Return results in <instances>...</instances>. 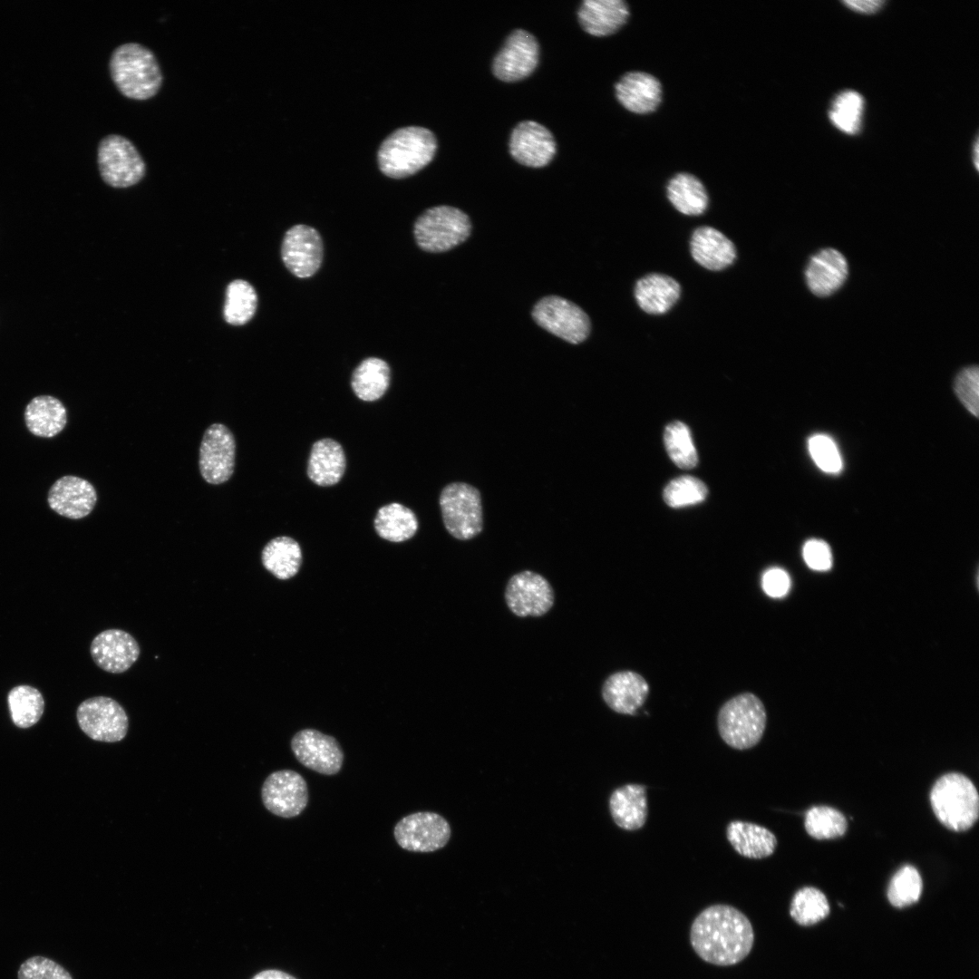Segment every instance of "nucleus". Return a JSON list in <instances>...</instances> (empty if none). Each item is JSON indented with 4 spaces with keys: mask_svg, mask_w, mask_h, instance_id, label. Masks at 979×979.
I'll return each mask as SVG.
<instances>
[{
    "mask_svg": "<svg viewBox=\"0 0 979 979\" xmlns=\"http://www.w3.org/2000/svg\"><path fill=\"white\" fill-rule=\"evenodd\" d=\"M690 941L703 961L720 966L742 961L751 952L754 932L748 917L734 906L712 905L693 920Z\"/></svg>",
    "mask_w": 979,
    "mask_h": 979,
    "instance_id": "1",
    "label": "nucleus"
},
{
    "mask_svg": "<svg viewBox=\"0 0 979 979\" xmlns=\"http://www.w3.org/2000/svg\"><path fill=\"white\" fill-rule=\"evenodd\" d=\"M111 78L125 97L143 101L155 96L163 82V74L154 53L135 42L118 45L109 60Z\"/></svg>",
    "mask_w": 979,
    "mask_h": 979,
    "instance_id": "2",
    "label": "nucleus"
},
{
    "mask_svg": "<svg viewBox=\"0 0 979 979\" xmlns=\"http://www.w3.org/2000/svg\"><path fill=\"white\" fill-rule=\"evenodd\" d=\"M436 148V139L430 130L418 126L398 129L379 148V168L390 178L411 176L432 160Z\"/></svg>",
    "mask_w": 979,
    "mask_h": 979,
    "instance_id": "3",
    "label": "nucleus"
},
{
    "mask_svg": "<svg viewBox=\"0 0 979 979\" xmlns=\"http://www.w3.org/2000/svg\"><path fill=\"white\" fill-rule=\"evenodd\" d=\"M930 803L938 820L953 831L972 828L979 816V796L972 780L958 772L941 776L930 792Z\"/></svg>",
    "mask_w": 979,
    "mask_h": 979,
    "instance_id": "4",
    "label": "nucleus"
},
{
    "mask_svg": "<svg viewBox=\"0 0 979 979\" xmlns=\"http://www.w3.org/2000/svg\"><path fill=\"white\" fill-rule=\"evenodd\" d=\"M767 713L761 700L745 692L726 701L717 715V728L722 741L737 750L754 747L766 728Z\"/></svg>",
    "mask_w": 979,
    "mask_h": 979,
    "instance_id": "5",
    "label": "nucleus"
},
{
    "mask_svg": "<svg viewBox=\"0 0 979 979\" xmlns=\"http://www.w3.org/2000/svg\"><path fill=\"white\" fill-rule=\"evenodd\" d=\"M470 230V218L463 211L441 205L428 208L417 218L413 234L420 248L440 253L464 242Z\"/></svg>",
    "mask_w": 979,
    "mask_h": 979,
    "instance_id": "6",
    "label": "nucleus"
},
{
    "mask_svg": "<svg viewBox=\"0 0 979 979\" xmlns=\"http://www.w3.org/2000/svg\"><path fill=\"white\" fill-rule=\"evenodd\" d=\"M440 508L447 531L459 540H469L483 528L480 491L465 482L446 485L440 495Z\"/></svg>",
    "mask_w": 979,
    "mask_h": 979,
    "instance_id": "7",
    "label": "nucleus"
},
{
    "mask_svg": "<svg viewBox=\"0 0 979 979\" xmlns=\"http://www.w3.org/2000/svg\"><path fill=\"white\" fill-rule=\"evenodd\" d=\"M97 162L102 180L124 189L139 183L146 174V163L135 145L120 134H109L99 142Z\"/></svg>",
    "mask_w": 979,
    "mask_h": 979,
    "instance_id": "8",
    "label": "nucleus"
},
{
    "mask_svg": "<svg viewBox=\"0 0 979 979\" xmlns=\"http://www.w3.org/2000/svg\"><path fill=\"white\" fill-rule=\"evenodd\" d=\"M532 316L539 326L574 344L583 342L590 332V320L585 311L561 296L540 299L532 310Z\"/></svg>",
    "mask_w": 979,
    "mask_h": 979,
    "instance_id": "9",
    "label": "nucleus"
},
{
    "mask_svg": "<svg viewBox=\"0 0 979 979\" xmlns=\"http://www.w3.org/2000/svg\"><path fill=\"white\" fill-rule=\"evenodd\" d=\"M81 730L91 739L116 742L125 738L129 719L123 707L114 699L95 696L82 702L76 711Z\"/></svg>",
    "mask_w": 979,
    "mask_h": 979,
    "instance_id": "10",
    "label": "nucleus"
},
{
    "mask_svg": "<svg viewBox=\"0 0 979 979\" xmlns=\"http://www.w3.org/2000/svg\"><path fill=\"white\" fill-rule=\"evenodd\" d=\"M394 838L403 849L432 852L442 848L451 838V827L440 814L422 811L400 819L394 827Z\"/></svg>",
    "mask_w": 979,
    "mask_h": 979,
    "instance_id": "11",
    "label": "nucleus"
},
{
    "mask_svg": "<svg viewBox=\"0 0 979 979\" xmlns=\"http://www.w3.org/2000/svg\"><path fill=\"white\" fill-rule=\"evenodd\" d=\"M236 441L230 430L221 423L211 424L204 432L199 448V466L209 484L228 481L235 466Z\"/></svg>",
    "mask_w": 979,
    "mask_h": 979,
    "instance_id": "12",
    "label": "nucleus"
},
{
    "mask_svg": "<svg viewBox=\"0 0 979 979\" xmlns=\"http://www.w3.org/2000/svg\"><path fill=\"white\" fill-rule=\"evenodd\" d=\"M505 601L517 616H541L554 604V591L540 574L525 570L513 575L505 589Z\"/></svg>",
    "mask_w": 979,
    "mask_h": 979,
    "instance_id": "13",
    "label": "nucleus"
},
{
    "mask_svg": "<svg viewBox=\"0 0 979 979\" xmlns=\"http://www.w3.org/2000/svg\"><path fill=\"white\" fill-rule=\"evenodd\" d=\"M266 809L282 818L298 816L308 802V789L305 779L292 770H281L269 774L261 789Z\"/></svg>",
    "mask_w": 979,
    "mask_h": 979,
    "instance_id": "14",
    "label": "nucleus"
},
{
    "mask_svg": "<svg viewBox=\"0 0 979 979\" xmlns=\"http://www.w3.org/2000/svg\"><path fill=\"white\" fill-rule=\"evenodd\" d=\"M323 247L316 229L307 225H295L284 236L282 260L294 276L306 278L319 269L324 256Z\"/></svg>",
    "mask_w": 979,
    "mask_h": 979,
    "instance_id": "15",
    "label": "nucleus"
},
{
    "mask_svg": "<svg viewBox=\"0 0 979 979\" xmlns=\"http://www.w3.org/2000/svg\"><path fill=\"white\" fill-rule=\"evenodd\" d=\"M291 750L302 765L320 774H336L343 765L344 753L336 739L315 729L297 732Z\"/></svg>",
    "mask_w": 979,
    "mask_h": 979,
    "instance_id": "16",
    "label": "nucleus"
},
{
    "mask_svg": "<svg viewBox=\"0 0 979 979\" xmlns=\"http://www.w3.org/2000/svg\"><path fill=\"white\" fill-rule=\"evenodd\" d=\"M538 62V44L528 32L519 29L512 32L495 56L492 63L494 75L504 82H516L528 76Z\"/></svg>",
    "mask_w": 979,
    "mask_h": 979,
    "instance_id": "17",
    "label": "nucleus"
},
{
    "mask_svg": "<svg viewBox=\"0 0 979 979\" xmlns=\"http://www.w3.org/2000/svg\"><path fill=\"white\" fill-rule=\"evenodd\" d=\"M511 156L520 164L540 168L550 162L556 153V142L543 125L526 121L513 130L509 140Z\"/></svg>",
    "mask_w": 979,
    "mask_h": 979,
    "instance_id": "18",
    "label": "nucleus"
},
{
    "mask_svg": "<svg viewBox=\"0 0 979 979\" xmlns=\"http://www.w3.org/2000/svg\"><path fill=\"white\" fill-rule=\"evenodd\" d=\"M94 663L103 671L121 674L137 661L140 647L129 633L121 629H107L98 634L90 646Z\"/></svg>",
    "mask_w": 979,
    "mask_h": 979,
    "instance_id": "19",
    "label": "nucleus"
},
{
    "mask_svg": "<svg viewBox=\"0 0 979 979\" xmlns=\"http://www.w3.org/2000/svg\"><path fill=\"white\" fill-rule=\"evenodd\" d=\"M601 694L612 711L620 714L635 715L647 699L649 685L636 672L618 671L605 680Z\"/></svg>",
    "mask_w": 979,
    "mask_h": 979,
    "instance_id": "20",
    "label": "nucleus"
},
{
    "mask_svg": "<svg viewBox=\"0 0 979 979\" xmlns=\"http://www.w3.org/2000/svg\"><path fill=\"white\" fill-rule=\"evenodd\" d=\"M97 500L94 487L86 480L64 476L57 480L48 493L50 508L61 516L80 519L89 515Z\"/></svg>",
    "mask_w": 979,
    "mask_h": 979,
    "instance_id": "21",
    "label": "nucleus"
},
{
    "mask_svg": "<svg viewBox=\"0 0 979 979\" xmlns=\"http://www.w3.org/2000/svg\"><path fill=\"white\" fill-rule=\"evenodd\" d=\"M619 102L628 111L645 114L657 109L662 100V86L657 78L644 72L625 73L616 84Z\"/></svg>",
    "mask_w": 979,
    "mask_h": 979,
    "instance_id": "22",
    "label": "nucleus"
},
{
    "mask_svg": "<svg viewBox=\"0 0 979 979\" xmlns=\"http://www.w3.org/2000/svg\"><path fill=\"white\" fill-rule=\"evenodd\" d=\"M691 254L706 269L718 271L736 258L734 244L721 231L709 226L697 228L691 237Z\"/></svg>",
    "mask_w": 979,
    "mask_h": 979,
    "instance_id": "23",
    "label": "nucleus"
},
{
    "mask_svg": "<svg viewBox=\"0 0 979 979\" xmlns=\"http://www.w3.org/2000/svg\"><path fill=\"white\" fill-rule=\"evenodd\" d=\"M847 276V260L834 248H826L814 255L805 272L809 290L819 296H829L838 290Z\"/></svg>",
    "mask_w": 979,
    "mask_h": 979,
    "instance_id": "24",
    "label": "nucleus"
},
{
    "mask_svg": "<svg viewBox=\"0 0 979 979\" xmlns=\"http://www.w3.org/2000/svg\"><path fill=\"white\" fill-rule=\"evenodd\" d=\"M345 469V453L338 441L323 438L314 442L306 469L313 483L321 487L335 485L343 478Z\"/></svg>",
    "mask_w": 979,
    "mask_h": 979,
    "instance_id": "25",
    "label": "nucleus"
},
{
    "mask_svg": "<svg viewBox=\"0 0 979 979\" xmlns=\"http://www.w3.org/2000/svg\"><path fill=\"white\" fill-rule=\"evenodd\" d=\"M628 17L629 7L623 0H586L578 10L582 28L595 36L616 33Z\"/></svg>",
    "mask_w": 979,
    "mask_h": 979,
    "instance_id": "26",
    "label": "nucleus"
},
{
    "mask_svg": "<svg viewBox=\"0 0 979 979\" xmlns=\"http://www.w3.org/2000/svg\"><path fill=\"white\" fill-rule=\"evenodd\" d=\"M609 810L614 822L625 830L641 829L647 819L646 788L629 783L616 789L609 798Z\"/></svg>",
    "mask_w": 979,
    "mask_h": 979,
    "instance_id": "27",
    "label": "nucleus"
},
{
    "mask_svg": "<svg viewBox=\"0 0 979 979\" xmlns=\"http://www.w3.org/2000/svg\"><path fill=\"white\" fill-rule=\"evenodd\" d=\"M681 295V286L673 277L663 274H649L640 278L635 286V297L645 313L661 315L669 311Z\"/></svg>",
    "mask_w": 979,
    "mask_h": 979,
    "instance_id": "28",
    "label": "nucleus"
},
{
    "mask_svg": "<svg viewBox=\"0 0 979 979\" xmlns=\"http://www.w3.org/2000/svg\"><path fill=\"white\" fill-rule=\"evenodd\" d=\"M726 837L734 850L748 858L770 857L777 847V838L771 830L751 822H730L726 828Z\"/></svg>",
    "mask_w": 979,
    "mask_h": 979,
    "instance_id": "29",
    "label": "nucleus"
},
{
    "mask_svg": "<svg viewBox=\"0 0 979 979\" xmlns=\"http://www.w3.org/2000/svg\"><path fill=\"white\" fill-rule=\"evenodd\" d=\"M28 430L39 437L50 438L63 431L66 424V409L56 398L43 395L34 398L24 411Z\"/></svg>",
    "mask_w": 979,
    "mask_h": 979,
    "instance_id": "30",
    "label": "nucleus"
},
{
    "mask_svg": "<svg viewBox=\"0 0 979 979\" xmlns=\"http://www.w3.org/2000/svg\"><path fill=\"white\" fill-rule=\"evenodd\" d=\"M373 527L380 538L399 543L412 538L418 530L419 523L411 509L401 503L392 502L378 509Z\"/></svg>",
    "mask_w": 979,
    "mask_h": 979,
    "instance_id": "31",
    "label": "nucleus"
},
{
    "mask_svg": "<svg viewBox=\"0 0 979 979\" xmlns=\"http://www.w3.org/2000/svg\"><path fill=\"white\" fill-rule=\"evenodd\" d=\"M261 560L264 567L273 576L286 580L297 574L303 560L302 550L294 538L279 536L263 548Z\"/></svg>",
    "mask_w": 979,
    "mask_h": 979,
    "instance_id": "32",
    "label": "nucleus"
},
{
    "mask_svg": "<svg viewBox=\"0 0 979 979\" xmlns=\"http://www.w3.org/2000/svg\"><path fill=\"white\" fill-rule=\"evenodd\" d=\"M391 383L388 363L378 357H368L354 369L351 387L363 402H374L384 395Z\"/></svg>",
    "mask_w": 979,
    "mask_h": 979,
    "instance_id": "33",
    "label": "nucleus"
},
{
    "mask_svg": "<svg viewBox=\"0 0 979 979\" xmlns=\"http://www.w3.org/2000/svg\"><path fill=\"white\" fill-rule=\"evenodd\" d=\"M667 197L679 212L687 216L703 214L709 203L703 184L689 173H678L670 179Z\"/></svg>",
    "mask_w": 979,
    "mask_h": 979,
    "instance_id": "34",
    "label": "nucleus"
},
{
    "mask_svg": "<svg viewBox=\"0 0 979 979\" xmlns=\"http://www.w3.org/2000/svg\"><path fill=\"white\" fill-rule=\"evenodd\" d=\"M864 111V96L855 90L848 89L834 96L828 116L836 129L848 135H856L862 129Z\"/></svg>",
    "mask_w": 979,
    "mask_h": 979,
    "instance_id": "35",
    "label": "nucleus"
},
{
    "mask_svg": "<svg viewBox=\"0 0 979 979\" xmlns=\"http://www.w3.org/2000/svg\"><path fill=\"white\" fill-rule=\"evenodd\" d=\"M7 703L15 726L26 729L38 722L44 710L41 692L30 685H17L10 690Z\"/></svg>",
    "mask_w": 979,
    "mask_h": 979,
    "instance_id": "36",
    "label": "nucleus"
},
{
    "mask_svg": "<svg viewBox=\"0 0 979 979\" xmlns=\"http://www.w3.org/2000/svg\"><path fill=\"white\" fill-rule=\"evenodd\" d=\"M257 305V293L248 282L237 279L229 283L224 305L227 323L233 325L247 324L254 316Z\"/></svg>",
    "mask_w": 979,
    "mask_h": 979,
    "instance_id": "37",
    "label": "nucleus"
},
{
    "mask_svg": "<svg viewBox=\"0 0 979 979\" xmlns=\"http://www.w3.org/2000/svg\"><path fill=\"white\" fill-rule=\"evenodd\" d=\"M805 829L816 839H831L843 836L848 828L845 816L829 806H814L805 815Z\"/></svg>",
    "mask_w": 979,
    "mask_h": 979,
    "instance_id": "38",
    "label": "nucleus"
},
{
    "mask_svg": "<svg viewBox=\"0 0 979 979\" xmlns=\"http://www.w3.org/2000/svg\"><path fill=\"white\" fill-rule=\"evenodd\" d=\"M664 442L671 460L681 469H692L698 462L697 451L689 428L682 422L668 424Z\"/></svg>",
    "mask_w": 979,
    "mask_h": 979,
    "instance_id": "39",
    "label": "nucleus"
},
{
    "mask_svg": "<svg viewBox=\"0 0 979 979\" xmlns=\"http://www.w3.org/2000/svg\"><path fill=\"white\" fill-rule=\"evenodd\" d=\"M829 912L825 895L812 887L798 890L790 903V916L801 926H810L824 919Z\"/></svg>",
    "mask_w": 979,
    "mask_h": 979,
    "instance_id": "40",
    "label": "nucleus"
},
{
    "mask_svg": "<svg viewBox=\"0 0 979 979\" xmlns=\"http://www.w3.org/2000/svg\"><path fill=\"white\" fill-rule=\"evenodd\" d=\"M922 887V878L917 869L911 865H905L892 877L887 888V897L896 907L910 906L918 901Z\"/></svg>",
    "mask_w": 979,
    "mask_h": 979,
    "instance_id": "41",
    "label": "nucleus"
},
{
    "mask_svg": "<svg viewBox=\"0 0 979 979\" xmlns=\"http://www.w3.org/2000/svg\"><path fill=\"white\" fill-rule=\"evenodd\" d=\"M708 490L705 484L693 476H681L671 480L664 490L665 503L672 508H682L703 502Z\"/></svg>",
    "mask_w": 979,
    "mask_h": 979,
    "instance_id": "42",
    "label": "nucleus"
},
{
    "mask_svg": "<svg viewBox=\"0 0 979 979\" xmlns=\"http://www.w3.org/2000/svg\"><path fill=\"white\" fill-rule=\"evenodd\" d=\"M809 451L816 465L827 473H838L842 470V458L834 441L825 434L809 438Z\"/></svg>",
    "mask_w": 979,
    "mask_h": 979,
    "instance_id": "43",
    "label": "nucleus"
},
{
    "mask_svg": "<svg viewBox=\"0 0 979 979\" xmlns=\"http://www.w3.org/2000/svg\"><path fill=\"white\" fill-rule=\"evenodd\" d=\"M17 979H73V977L55 961L45 956L34 955L21 964Z\"/></svg>",
    "mask_w": 979,
    "mask_h": 979,
    "instance_id": "44",
    "label": "nucleus"
},
{
    "mask_svg": "<svg viewBox=\"0 0 979 979\" xmlns=\"http://www.w3.org/2000/svg\"><path fill=\"white\" fill-rule=\"evenodd\" d=\"M955 392L963 405L975 417L979 412V370L970 366L962 370L955 381Z\"/></svg>",
    "mask_w": 979,
    "mask_h": 979,
    "instance_id": "45",
    "label": "nucleus"
},
{
    "mask_svg": "<svg viewBox=\"0 0 979 979\" xmlns=\"http://www.w3.org/2000/svg\"><path fill=\"white\" fill-rule=\"evenodd\" d=\"M803 558L813 570L826 571L831 567L832 555L829 545L819 539H810L803 547Z\"/></svg>",
    "mask_w": 979,
    "mask_h": 979,
    "instance_id": "46",
    "label": "nucleus"
},
{
    "mask_svg": "<svg viewBox=\"0 0 979 979\" xmlns=\"http://www.w3.org/2000/svg\"><path fill=\"white\" fill-rule=\"evenodd\" d=\"M790 580L788 574L780 568H771L762 577V588L771 597H781L790 589Z\"/></svg>",
    "mask_w": 979,
    "mask_h": 979,
    "instance_id": "47",
    "label": "nucleus"
},
{
    "mask_svg": "<svg viewBox=\"0 0 979 979\" xmlns=\"http://www.w3.org/2000/svg\"><path fill=\"white\" fill-rule=\"evenodd\" d=\"M886 2L882 0H846L842 4L850 10L859 13L871 15L878 12Z\"/></svg>",
    "mask_w": 979,
    "mask_h": 979,
    "instance_id": "48",
    "label": "nucleus"
},
{
    "mask_svg": "<svg viewBox=\"0 0 979 979\" xmlns=\"http://www.w3.org/2000/svg\"><path fill=\"white\" fill-rule=\"evenodd\" d=\"M252 979H297V978H296L295 976H293L290 974H287V973L280 971V970L268 969V970H264V971H261V972L257 973L256 975H254L252 977Z\"/></svg>",
    "mask_w": 979,
    "mask_h": 979,
    "instance_id": "49",
    "label": "nucleus"
},
{
    "mask_svg": "<svg viewBox=\"0 0 979 979\" xmlns=\"http://www.w3.org/2000/svg\"><path fill=\"white\" fill-rule=\"evenodd\" d=\"M974 168L978 170V139L976 138L974 144Z\"/></svg>",
    "mask_w": 979,
    "mask_h": 979,
    "instance_id": "50",
    "label": "nucleus"
}]
</instances>
